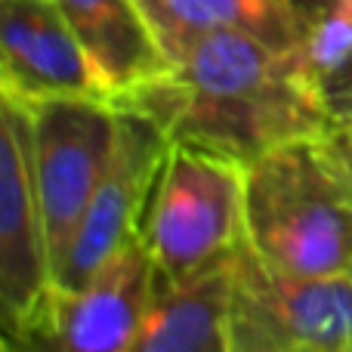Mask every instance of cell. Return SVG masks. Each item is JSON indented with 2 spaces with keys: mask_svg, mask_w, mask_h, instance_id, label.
Wrapping results in <instances>:
<instances>
[{
  "mask_svg": "<svg viewBox=\"0 0 352 352\" xmlns=\"http://www.w3.org/2000/svg\"><path fill=\"white\" fill-rule=\"evenodd\" d=\"M248 244L287 275H352V176L318 136L281 142L244 164Z\"/></svg>",
  "mask_w": 352,
  "mask_h": 352,
  "instance_id": "2",
  "label": "cell"
},
{
  "mask_svg": "<svg viewBox=\"0 0 352 352\" xmlns=\"http://www.w3.org/2000/svg\"><path fill=\"white\" fill-rule=\"evenodd\" d=\"M287 6H291L294 12H297L300 16V22L306 25V31L312 28V25H316V19L322 16L324 10H328L331 3H334V0H285Z\"/></svg>",
  "mask_w": 352,
  "mask_h": 352,
  "instance_id": "15",
  "label": "cell"
},
{
  "mask_svg": "<svg viewBox=\"0 0 352 352\" xmlns=\"http://www.w3.org/2000/svg\"><path fill=\"white\" fill-rule=\"evenodd\" d=\"M41 195L34 176L31 111L0 93V316L3 331L31 322L53 297Z\"/></svg>",
  "mask_w": 352,
  "mask_h": 352,
  "instance_id": "8",
  "label": "cell"
},
{
  "mask_svg": "<svg viewBox=\"0 0 352 352\" xmlns=\"http://www.w3.org/2000/svg\"><path fill=\"white\" fill-rule=\"evenodd\" d=\"M164 59L179 62L213 31H248L275 50H300L306 25L285 0H136Z\"/></svg>",
  "mask_w": 352,
  "mask_h": 352,
  "instance_id": "11",
  "label": "cell"
},
{
  "mask_svg": "<svg viewBox=\"0 0 352 352\" xmlns=\"http://www.w3.org/2000/svg\"><path fill=\"white\" fill-rule=\"evenodd\" d=\"M322 96H324V105H328V115L334 121V127L352 121V56L334 78L324 80Z\"/></svg>",
  "mask_w": 352,
  "mask_h": 352,
  "instance_id": "14",
  "label": "cell"
},
{
  "mask_svg": "<svg viewBox=\"0 0 352 352\" xmlns=\"http://www.w3.org/2000/svg\"><path fill=\"white\" fill-rule=\"evenodd\" d=\"M346 124H352V121H346Z\"/></svg>",
  "mask_w": 352,
  "mask_h": 352,
  "instance_id": "18",
  "label": "cell"
},
{
  "mask_svg": "<svg viewBox=\"0 0 352 352\" xmlns=\"http://www.w3.org/2000/svg\"><path fill=\"white\" fill-rule=\"evenodd\" d=\"M331 142H334L337 155L343 158V164H346V170L352 176V124H337V127H331Z\"/></svg>",
  "mask_w": 352,
  "mask_h": 352,
  "instance_id": "16",
  "label": "cell"
},
{
  "mask_svg": "<svg viewBox=\"0 0 352 352\" xmlns=\"http://www.w3.org/2000/svg\"><path fill=\"white\" fill-rule=\"evenodd\" d=\"M229 281V352L352 349V275H287L244 244Z\"/></svg>",
  "mask_w": 352,
  "mask_h": 352,
  "instance_id": "4",
  "label": "cell"
},
{
  "mask_svg": "<svg viewBox=\"0 0 352 352\" xmlns=\"http://www.w3.org/2000/svg\"><path fill=\"white\" fill-rule=\"evenodd\" d=\"M349 352H352V349H349Z\"/></svg>",
  "mask_w": 352,
  "mask_h": 352,
  "instance_id": "19",
  "label": "cell"
},
{
  "mask_svg": "<svg viewBox=\"0 0 352 352\" xmlns=\"http://www.w3.org/2000/svg\"><path fill=\"white\" fill-rule=\"evenodd\" d=\"M56 6L84 43L111 102L170 68L136 0H56Z\"/></svg>",
  "mask_w": 352,
  "mask_h": 352,
  "instance_id": "10",
  "label": "cell"
},
{
  "mask_svg": "<svg viewBox=\"0 0 352 352\" xmlns=\"http://www.w3.org/2000/svg\"><path fill=\"white\" fill-rule=\"evenodd\" d=\"M352 56V0H334L316 19L306 41L300 43L297 59L306 78L322 90L324 80L334 78Z\"/></svg>",
  "mask_w": 352,
  "mask_h": 352,
  "instance_id": "13",
  "label": "cell"
},
{
  "mask_svg": "<svg viewBox=\"0 0 352 352\" xmlns=\"http://www.w3.org/2000/svg\"><path fill=\"white\" fill-rule=\"evenodd\" d=\"M229 263L155 297L127 352H229Z\"/></svg>",
  "mask_w": 352,
  "mask_h": 352,
  "instance_id": "12",
  "label": "cell"
},
{
  "mask_svg": "<svg viewBox=\"0 0 352 352\" xmlns=\"http://www.w3.org/2000/svg\"><path fill=\"white\" fill-rule=\"evenodd\" d=\"M300 352H312V349H300Z\"/></svg>",
  "mask_w": 352,
  "mask_h": 352,
  "instance_id": "17",
  "label": "cell"
},
{
  "mask_svg": "<svg viewBox=\"0 0 352 352\" xmlns=\"http://www.w3.org/2000/svg\"><path fill=\"white\" fill-rule=\"evenodd\" d=\"M155 121L170 142L250 164L281 142L334 127L297 59L248 31H213L164 74L115 99Z\"/></svg>",
  "mask_w": 352,
  "mask_h": 352,
  "instance_id": "1",
  "label": "cell"
},
{
  "mask_svg": "<svg viewBox=\"0 0 352 352\" xmlns=\"http://www.w3.org/2000/svg\"><path fill=\"white\" fill-rule=\"evenodd\" d=\"M25 105L31 111L34 176L56 278V269L65 260L74 232L111 164L118 105L105 96H53Z\"/></svg>",
  "mask_w": 352,
  "mask_h": 352,
  "instance_id": "5",
  "label": "cell"
},
{
  "mask_svg": "<svg viewBox=\"0 0 352 352\" xmlns=\"http://www.w3.org/2000/svg\"><path fill=\"white\" fill-rule=\"evenodd\" d=\"M167 148L170 140L158 124L140 111L118 105L115 155L74 232L65 260L56 269L53 285L59 291L87 287L121 250L142 238V226H146V213Z\"/></svg>",
  "mask_w": 352,
  "mask_h": 352,
  "instance_id": "6",
  "label": "cell"
},
{
  "mask_svg": "<svg viewBox=\"0 0 352 352\" xmlns=\"http://www.w3.org/2000/svg\"><path fill=\"white\" fill-rule=\"evenodd\" d=\"M0 93L34 102L105 96V84L56 0H0Z\"/></svg>",
  "mask_w": 352,
  "mask_h": 352,
  "instance_id": "9",
  "label": "cell"
},
{
  "mask_svg": "<svg viewBox=\"0 0 352 352\" xmlns=\"http://www.w3.org/2000/svg\"><path fill=\"white\" fill-rule=\"evenodd\" d=\"M155 287H179L223 269L248 244L244 164L170 142L142 226Z\"/></svg>",
  "mask_w": 352,
  "mask_h": 352,
  "instance_id": "3",
  "label": "cell"
},
{
  "mask_svg": "<svg viewBox=\"0 0 352 352\" xmlns=\"http://www.w3.org/2000/svg\"><path fill=\"white\" fill-rule=\"evenodd\" d=\"M152 297L155 272L140 238L87 287H56L31 322L3 331V352H127Z\"/></svg>",
  "mask_w": 352,
  "mask_h": 352,
  "instance_id": "7",
  "label": "cell"
}]
</instances>
